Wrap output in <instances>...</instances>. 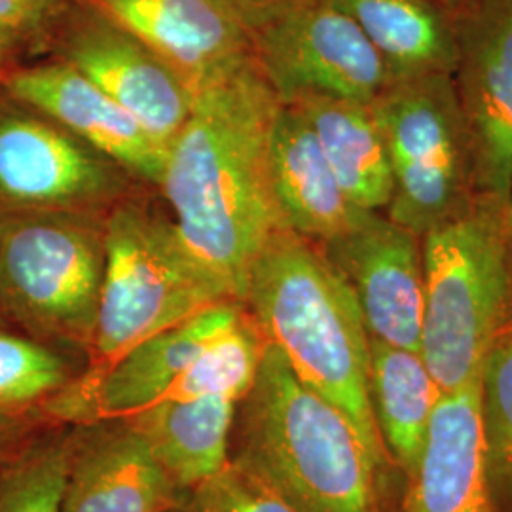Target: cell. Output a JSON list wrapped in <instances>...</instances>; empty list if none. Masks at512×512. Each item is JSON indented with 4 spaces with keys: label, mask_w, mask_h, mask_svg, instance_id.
Returning a JSON list of instances; mask_svg holds the SVG:
<instances>
[{
    "label": "cell",
    "mask_w": 512,
    "mask_h": 512,
    "mask_svg": "<svg viewBox=\"0 0 512 512\" xmlns=\"http://www.w3.org/2000/svg\"><path fill=\"white\" fill-rule=\"evenodd\" d=\"M357 21L393 82L454 74V14L437 0H330Z\"/></svg>",
    "instance_id": "20"
},
{
    "label": "cell",
    "mask_w": 512,
    "mask_h": 512,
    "mask_svg": "<svg viewBox=\"0 0 512 512\" xmlns=\"http://www.w3.org/2000/svg\"><path fill=\"white\" fill-rule=\"evenodd\" d=\"M266 348V338L245 310L236 325L200 351L167 399L226 397L241 403L255 384Z\"/></svg>",
    "instance_id": "23"
},
{
    "label": "cell",
    "mask_w": 512,
    "mask_h": 512,
    "mask_svg": "<svg viewBox=\"0 0 512 512\" xmlns=\"http://www.w3.org/2000/svg\"><path fill=\"white\" fill-rule=\"evenodd\" d=\"M372 110L393 175L389 219L423 238L476 202L471 141L450 74L393 82Z\"/></svg>",
    "instance_id": "7"
},
{
    "label": "cell",
    "mask_w": 512,
    "mask_h": 512,
    "mask_svg": "<svg viewBox=\"0 0 512 512\" xmlns=\"http://www.w3.org/2000/svg\"><path fill=\"white\" fill-rule=\"evenodd\" d=\"M109 165L67 129L0 109V205L6 211H65L112 188Z\"/></svg>",
    "instance_id": "12"
},
{
    "label": "cell",
    "mask_w": 512,
    "mask_h": 512,
    "mask_svg": "<svg viewBox=\"0 0 512 512\" xmlns=\"http://www.w3.org/2000/svg\"><path fill=\"white\" fill-rule=\"evenodd\" d=\"M440 395L421 353L370 338L372 412L387 458L406 482L420 467Z\"/></svg>",
    "instance_id": "21"
},
{
    "label": "cell",
    "mask_w": 512,
    "mask_h": 512,
    "mask_svg": "<svg viewBox=\"0 0 512 512\" xmlns=\"http://www.w3.org/2000/svg\"><path fill=\"white\" fill-rule=\"evenodd\" d=\"M165 512H186L183 509V505H175V507H171V509H167Z\"/></svg>",
    "instance_id": "33"
},
{
    "label": "cell",
    "mask_w": 512,
    "mask_h": 512,
    "mask_svg": "<svg viewBox=\"0 0 512 512\" xmlns=\"http://www.w3.org/2000/svg\"><path fill=\"white\" fill-rule=\"evenodd\" d=\"M198 90L251 61L253 42L222 0H90Z\"/></svg>",
    "instance_id": "14"
},
{
    "label": "cell",
    "mask_w": 512,
    "mask_h": 512,
    "mask_svg": "<svg viewBox=\"0 0 512 512\" xmlns=\"http://www.w3.org/2000/svg\"><path fill=\"white\" fill-rule=\"evenodd\" d=\"M2 456H4V454H2ZM2 456H0V458H2Z\"/></svg>",
    "instance_id": "36"
},
{
    "label": "cell",
    "mask_w": 512,
    "mask_h": 512,
    "mask_svg": "<svg viewBox=\"0 0 512 512\" xmlns=\"http://www.w3.org/2000/svg\"><path fill=\"white\" fill-rule=\"evenodd\" d=\"M222 2L243 23L249 35H253L262 25L279 18L281 14L289 12L291 8L306 0H222Z\"/></svg>",
    "instance_id": "29"
},
{
    "label": "cell",
    "mask_w": 512,
    "mask_h": 512,
    "mask_svg": "<svg viewBox=\"0 0 512 512\" xmlns=\"http://www.w3.org/2000/svg\"><path fill=\"white\" fill-rule=\"evenodd\" d=\"M256 65L281 103L372 105L393 84L357 21L330 0H306L251 35Z\"/></svg>",
    "instance_id": "8"
},
{
    "label": "cell",
    "mask_w": 512,
    "mask_h": 512,
    "mask_svg": "<svg viewBox=\"0 0 512 512\" xmlns=\"http://www.w3.org/2000/svg\"><path fill=\"white\" fill-rule=\"evenodd\" d=\"M25 418H8V416H0V456L8 450H12V446L18 442L19 437L23 435V427H25Z\"/></svg>",
    "instance_id": "30"
},
{
    "label": "cell",
    "mask_w": 512,
    "mask_h": 512,
    "mask_svg": "<svg viewBox=\"0 0 512 512\" xmlns=\"http://www.w3.org/2000/svg\"><path fill=\"white\" fill-rule=\"evenodd\" d=\"M232 461L294 512H389L384 467L348 418L302 384L268 344L255 384L239 403Z\"/></svg>",
    "instance_id": "3"
},
{
    "label": "cell",
    "mask_w": 512,
    "mask_h": 512,
    "mask_svg": "<svg viewBox=\"0 0 512 512\" xmlns=\"http://www.w3.org/2000/svg\"><path fill=\"white\" fill-rule=\"evenodd\" d=\"M245 310L239 302L213 304L99 368L92 382H71L42 408L61 420L129 418L167 399L200 351L236 325Z\"/></svg>",
    "instance_id": "11"
},
{
    "label": "cell",
    "mask_w": 512,
    "mask_h": 512,
    "mask_svg": "<svg viewBox=\"0 0 512 512\" xmlns=\"http://www.w3.org/2000/svg\"><path fill=\"white\" fill-rule=\"evenodd\" d=\"M219 302L232 300L190 255L175 222L135 205L110 217L92 344L99 368Z\"/></svg>",
    "instance_id": "5"
},
{
    "label": "cell",
    "mask_w": 512,
    "mask_h": 512,
    "mask_svg": "<svg viewBox=\"0 0 512 512\" xmlns=\"http://www.w3.org/2000/svg\"><path fill=\"white\" fill-rule=\"evenodd\" d=\"M511 217H512V205H511Z\"/></svg>",
    "instance_id": "34"
},
{
    "label": "cell",
    "mask_w": 512,
    "mask_h": 512,
    "mask_svg": "<svg viewBox=\"0 0 512 512\" xmlns=\"http://www.w3.org/2000/svg\"><path fill=\"white\" fill-rule=\"evenodd\" d=\"M12 40H14V37H10V35H6V33L0 31V63H2V59L8 54Z\"/></svg>",
    "instance_id": "31"
},
{
    "label": "cell",
    "mask_w": 512,
    "mask_h": 512,
    "mask_svg": "<svg viewBox=\"0 0 512 512\" xmlns=\"http://www.w3.org/2000/svg\"><path fill=\"white\" fill-rule=\"evenodd\" d=\"M484 459L495 511L512 512V323L488 349L478 380Z\"/></svg>",
    "instance_id": "24"
},
{
    "label": "cell",
    "mask_w": 512,
    "mask_h": 512,
    "mask_svg": "<svg viewBox=\"0 0 512 512\" xmlns=\"http://www.w3.org/2000/svg\"><path fill=\"white\" fill-rule=\"evenodd\" d=\"M186 512H294L256 476L230 463L188 492Z\"/></svg>",
    "instance_id": "27"
},
{
    "label": "cell",
    "mask_w": 512,
    "mask_h": 512,
    "mask_svg": "<svg viewBox=\"0 0 512 512\" xmlns=\"http://www.w3.org/2000/svg\"><path fill=\"white\" fill-rule=\"evenodd\" d=\"M67 61L112 97L167 150L194 105V90L145 42L103 18L80 27Z\"/></svg>",
    "instance_id": "13"
},
{
    "label": "cell",
    "mask_w": 512,
    "mask_h": 512,
    "mask_svg": "<svg viewBox=\"0 0 512 512\" xmlns=\"http://www.w3.org/2000/svg\"><path fill=\"white\" fill-rule=\"evenodd\" d=\"M73 431H54L0 459V512H61Z\"/></svg>",
    "instance_id": "25"
},
{
    "label": "cell",
    "mask_w": 512,
    "mask_h": 512,
    "mask_svg": "<svg viewBox=\"0 0 512 512\" xmlns=\"http://www.w3.org/2000/svg\"><path fill=\"white\" fill-rule=\"evenodd\" d=\"M270 181L283 226L323 243L370 211L349 202L302 110L279 103L270 129Z\"/></svg>",
    "instance_id": "17"
},
{
    "label": "cell",
    "mask_w": 512,
    "mask_h": 512,
    "mask_svg": "<svg viewBox=\"0 0 512 512\" xmlns=\"http://www.w3.org/2000/svg\"><path fill=\"white\" fill-rule=\"evenodd\" d=\"M452 74L471 141L476 196L512 205V0H469L454 12Z\"/></svg>",
    "instance_id": "9"
},
{
    "label": "cell",
    "mask_w": 512,
    "mask_h": 512,
    "mask_svg": "<svg viewBox=\"0 0 512 512\" xmlns=\"http://www.w3.org/2000/svg\"><path fill=\"white\" fill-rule=\"evenodd\" d=\"M46 12L48 0H0V31L21 37L37 29Z\"/></svg>",
    "instance_id": "28"
},
{
    "label": "cell",
    "mask_w": 512,
    "mask_h": 512,
    "mask_svg": "<svg viewBox=\"0 0 512 512\" xmlns=\"http://www.w3.org/2000/svg\"><path fill=\"white\" fill-rule=\"evenodd\" d=\"M279 97L255 57L194 90L165 152L162 188L186 249L224 296L245 302L256 258L287 230L270 181V129Z\"/></svg>",
    "instance_id": "1"
},
{
    "label": "cell",
    "mask_w": 512,
    "mask_h": 512,
    "mask_svg": "<svg viewBox=\"0 0 512 512\" xmlns=\"http://www.w3.org/2000/svg\"><path fill=\"white\" fill-rule=\"evenodd\" d=\"M302 110L349 202L382 213L393 196V175L384 133L372 105L342 99H302Z\"/></svg>",
    "instance_id": "22"
},
{
    "label": "cell",
    "mask_w": 512,
    "mask_h": 512,
    "mask_svg": "<svg viewBox=\"0 0 512 512\" xmlns=\"http://www.w3.org/2000/svg\"><path fill=\"white\" fill-rule=\"evenodd\" d=\"M245 308L302 384L334 404L385 471L370 403V334L344 279L310 239L281 230L253 264Z\"/></svg>",
    "instance_id": "2"
},
{
    "label": "cell",
    "mask_w": 512,
    "mask_h": 512,
    "mask_svg": "<svg viewBox=\"0 0 512 512\" xmlns=\"http://www.w3.org/2000/svg\"><path fill=\"white\" fill-rule=\"evenodd\" d=\"M105 232L67 211L0 213V308L35 338L92 348Z\"/></svg>",
    "instance_id": "6"
},
{
    "label": "cell",
    "mask_w": 512,
    "mask_h": 512,
    "mask_svg": "<svg viewBox=\"0 0 512 512\" xmlns=\"http://www.w3.org/2000/svg\"><path fill=\"white\" fill-rule=\"evenodd\" d=\"M71 384L67 361L42 342L0 332V416L25 418Z\"/></svg>",
    "instance_id": "26"
},
{
    "label": "cell",
    "mask_w": 512,
    "mask_h": 512,
    "mask_svg": "<svg viewBox=\"0 0 512 512\" xmlns=\"http://www.w3.org/2000/svg\"><path fill=\"white\" fill-rule=\"evenodd\" d=\"M238 406L226 397L164 399L124 420L147 440L179 494H188L230 463Z\"/></svg>",
    "instance_id": "19"
},
{
    "label": "cell",
    "mask_w": 512,
    "mask_h": 512,
    "mask_svg": "<svg viewBox=\"0 0 512 512\" xmlns=\"http://www.w3.org/2000/svg\"><path fill=\"white\" fill-rule=\"evenodd\" d=\"M73 431L61 512H165L179 490L128 420Z\"/></svg>",
    "instance_id": "16"
},
{
    "label": "cell",
    "mask_w": 512,
    "mask_h": 512,
    "mask_svg": "<svg viewBox=\"0 0 512 512\" xmlns=\"http://www.w3.org/2000/svg\"><path fill=\"white\" fill-rule=\"evenodd\" d=\"M363 313L372 340L420 353L423 330V241L382 213L319 243Z\"/></svg>",
    "instance_id": "10"
},
{
    "label": "cell",
    "mask_w": 512,
    "mask_h": 512,
    "mask_svg": "<svg viewBox=\"0 0 512 512\" xmlns=\"http://www.w3.org/2000/svg\"><path fill=\"white\" fill-rule=\"evenodd\" d=\"M0 313H2V308H0Z\"/></svg>",
    "instance_id": "35"
},
{
    "label": "cell",
    "mask_w": 512,
    "mask_h": 512,
    "mask_svg": "<svg viewBox=\"0 0 512 512\" xmlns=\"http://www.w3.org/2000/svg\"><path fill=\"white\" fill-rule=\"evenodd\" d=\"M403 512H497L486 473L478 382L440 395Z\"/></svg>",
    "instance_id": "18"
},
{
    "label": "cell",
    "mask_w": 512,
    "mask_h": 512,
    "mask_svg": "<svg viewBox=\"0 0 512 512\" xmlns=\"http://www.w3.org/2000/svg\"><path fill=\"white\" fill-rule=\"evenodd\" d=\"M6 88L19 103L46 114L101 156L148 183L162 181L167 150L69 61L18 71L8 76Z\"/></svg>",
    "instance_id": "15"
},
{
    "label": "cell",
    "mask_w": 512,
    "mask_h": 512,
    "mask_svg": "<svg viewBox=\"0 0 512 512\" xmlns=\"http://www.w3.org/2000/svg\"><path fill=\"white\" fill-rule=\"evenodd\" d=\"M421 357L442 393L480 380L486 353L512 323L511 209L476 198L423 238Z\"/></svg>",
    "instance_id": "4"
},
{
    "label": "cell",
    "mask_w": 512,
    "mask_h": 512,
    "mask_svg": "<svg viewBox=\"0 0 512 512\" xmlns=\"http://www.w3.org/2000/svg\"><path fill=\"white\" fill-rule=\"evenodd\" d=\"M437 2H440L444 8H448L452 14L456 12V10H459L465 2H469V0H437Z\"/></svg>",
    "instance_id": "32"
}]
</instances>
